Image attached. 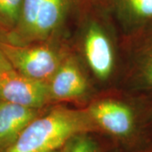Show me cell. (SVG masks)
<instances>
[{
    "instance_id": "cell-1",
    "label": "cell",
    "mask_w": 152,
    "mask_h": 152,
    "mask_svg": "<svg viewBox=\"0 0 152 152\" xmlns=\"http://www.w3.org/2000/svg\"><path fill=\"white\" fill-rule=\"evenodd\" d=\"M96 132L99 129L87 109L56 107L33 120L7 152H53L75 136Z\"/></svg>"
},
{
    "instance_id": "cell-2",
    "label": "cell",
    "mask_w": 152,
    "mask_h": 152,
    "mask_svg": "<svg viewBox=\"0 0 152 152\" xmlns=\"http://www.w3.org/2000/svg\"><path fill=\"white\" fill-rule=\"evenodd\" d=\"M69 0H23L20 22L11 32L10 42L44 40L63 23ZM9 42V41H8Z\"/></svg>"
},
{
    "instance_id": "cell-3",
    "label": "cell",
    "mask_w": 152,
    "mask_h": 152,
    "mask_svg": "<svg viewBox=\"0 0 152 152\" xmlns=\"http://www.w3.org/2000/svg\"><path fill=\"white\" fill-rule=\"evenodd\" d=\"M0 50L15 70L37 80L48 81L63 62L59 54L48 46L0 41Z\"/></svg>"
},
{
    "instance_id": "cell-4",
    "label": "cell",
    "mask_w": 152,
    "mask_h": 152,
    "mask_svg": "<svg viewBox=\"0 0 152 152\" xmlns=\"http://www.w3.org/2000/svg\"><path fill=\"white\" fill-rule=\"evenodd\" d=\"M87 112L99 132L124 141L135 136L137 115L129 104L116 100H102L91 104Z\"/></svg>"
},
{
    "instance_id": "cell-5",
    "label": "cell",
    "mask_w": 152,
    "mask_h": 152,
    "mask_svg": "<svg viewBox=\"0 0 152 152\" xmlns=\"http://www.w3.org/2000/svg\"><path fill=\"white\" fill-rule=\"evenodd\" d=\"M0 100L40 110L51 101L48 81L34 80L15 69L6 71L0 74Z\"/></svg>"
},
{
    "instance_id": "cell-6",
    "label": "cell",
    "mask_w": 152,
    "mask_h": 152,
    "mask_svg": "<svg viewBox=\"0 0 152 152\" xmlns=\"http://www.w3.org/2000/svg\"><path fill=\"white\" fill-rule=\"evenodd\" d=\"M84 51L96 76L101 80L108 79L113 69V51L106 33L95 23L89 26L85 34Z\"/></svg>"
},
{
    "instance_id": "cell-7",
    "label": "cell",
    "mask_w": 152,
    "mask_h": 152,
    "mask_svg": "<svg viewBox=\"0 0 152 152\" xmlns=\"http://www.w3.org/2000/svg\"><path fill=\"white\" fill-rule=\"evenodd\" d=\"M39 116V109L0 100V152L8 151L24 129Z\"/></svg>"
},
{
    "instance_id": "cell-8",
    "label": "cell",
    "mask_w": 152,
    "mask_h": 152,
    "mask_svg": "<svg viewBox=\"0 0 152 152\" xmlns=\"http://www.w3.org/2000/svg\"><path fill=\"white\" fill-rule=\"evenodd\" d=\"M48 88L51 100L64 101L84 96L88 83L75 62L66 59L48 80Z\"/></svg>"
},
{
    "instance_id": "cell-9",
    "label": "cell",
    "mask_w": 152,
    "mask_h": 152,
    "mask_svg": "<svg viewBox=\"0 0 152 152\" xmlns=\"http://www.w3.org/2000/svg\"><path fill=\"white\" fill-rule=\"evenodd\" d=\"M122 21L135 31L152 26V0H113Z\"/></svg>"
},
{
    "instance_id": "cell-10",
    "label": "cell",
    "mask_w": 152,
    "mask_h": 152,
    "mask_svg": "<svg viewBox=\"0 0 152 152\" xmlns=\"http://www.w3.org/2000/svg\"><path fill=\"white\" fill-rule=\"evenodd\" d=\"M133 71L137 87L152 91V31L147 35L138 48Z\"/></svg>"
},
{
    "instance_id": "cell-11",
    "label": "cell",
    "mask_w": 152,
    "mask_h": 152,
    "mask_svg": "<svg viewBox=\"0 0 152 152\" xmlns=\"http://www.w3.org/2000/svg\"><path fill=\"white\" fill-rule=\"evenodd\" d=\"M23 0H0V26L13 32L20 22Z\"/></svg>"
},
{
    "instance_id": "cell-12",
    "label": "cell",
    "mask_w": 152,
    "mask_h": 152,
    "mask_svg": "<svg viewBox=\"0 0 152 152\" xmlns=\"http://www.w3.org/2000/svg\"><path fill=\"white\" fill-rule=\"evenodd\" d=\"M90 134H81L74 137L65 145L64 152H102L98 143Z\"/></svg>"
},
{
    "instance_id": "cell-13",
    "label": "cell",
    "mask_w": 152,
    "mask_h": 152,
    "mask_svg": "<svg viewBox=\"0 0 152 152\" xmlns=\"http://www.w3.org/2000/svg\"><path fill=\"white\" fill-rule=\"evenodd\" d=\"M11 69H14L13 67L11 66L10 62L6 58L4 54L0 50V74L4 73L6 71L11 70Z\"/></svg>"
},
{
    "instance_id": "cell-14",
    "label": "cell",
    "mask_w": 152,
    "mask_h": 152,
    "mask_svg": "<svg viewBox=\"0 0 152 152\" xmlns=\"http://www.w3.org/2000/svg\"><path fill=\"white\" fill-rule=\"evenodd\" d=\"M67 144H68V143H67ZM65 145L63 147V148L59 149V150H57V151H53V152H64V151H65Z\"/></svg>"
},
{
    "instance_id": "cell-15",
    "label": "cell",
    "mask_w": 152,
    "mask_h": 152,
    "mask_svg": "<svg viewBox=\"0 0 152 152\" xmlns=\"http://www.w3.org/2000/svg\"><path fill=\"white\" fill-rule=\"evenodd\" d=\"M149 152H152V150H151V151H149Z\"/></svg>"
},
{
    "instance_id": "cell-16",
    "label": "cell",
    "mask_w": 152,
    "mask_h": 152,
    "mask_svg": "<svg viewBox=\"0 0 152 152\" xmlns=\"http://www.w3.org/2000/svg\"><path fill=\"white\" fill-rule=\"evenodd\" d=\"M0 27H1V26H0Z\"/></svg>"
},
{
    "instance_id": "cell-17",
    "label": "cell",
    "mask_w": 152,
    "mask_h": 152,
    "mask_svg": "<svg viewBox=\"0 0 152 152\" xmlns=\"http://www.w3.org/2000/svg\"></svg>"
}]
</instances>
